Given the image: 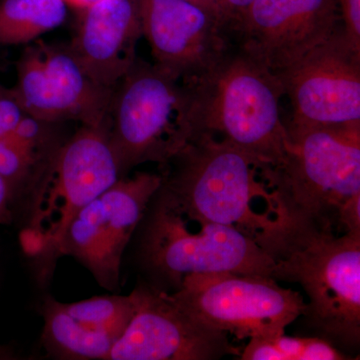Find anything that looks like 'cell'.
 <instances>
[{
	"instance_id": "cell-12",
	"label": "cell",
	"mask_w": 360,
	"mask_h": 360,
	"mask_svg": "<svg viewBox=\"0 0 360 360\" xmlns=\"http://www.w3.org/2000/svg\"><path fill=\"white\" fill-rule=\"evenodd\" d=\"M134 311L108 360H214L240 355L229 335L203 326L155 284L130 293Z\"/></svg>"
},
{
	"instance_id": "cell-27",
	"label": "cell",
	"mask_w": 360,
	"mask_h": 360,
	"mask_svg": "<svg viewBox=\"0 0 360 360\" xmlns=\"http://www.w3.org/2000/svg\"><path fill=\"white\" fill-rule=\"evenodd\" d=\"M186 1L193 2V4H196V6H198V1H196V0H186ZM201 8H202V7H201Z\"/></svg>"
},
{
	"instance_id": "cell-6",
	"label": "cell",
	"mask_w": 360,
	"mask_h": 360,
	"mask_svg": "<svg viewBox=\"0 0 360 360\" xmlns=\"http://www.w3.org/2000/svg\"><path fill=\"white\" fill-rule=\"evenodd\" d=\"M153 200L142 255L148 269L174 290L191 274L236 272L272 277L274 260L250 236L232 226L189 219L160 189Z\"/></svg>"
},
{
	"instance_id": "cell-22",
	"label": "cell",
	"mask_w": 360,
	"mask_h": 360,
	"mask_svg": "<svg viewBox=\"0 0 360 360\" xmlns=\"http://www.w3.org/2000/svg\"><path fill=\"white\" fill-rule=\"evenodd\" d=\"M341 26L348 41L360 51V0H338Z\"/></svg>"
},
{
	"instance_id": "cell-14",
	"label": "cell",
	"mask_w": 360,
	"mask_h": 360,
	"mask_svg": "<svg viewBox=\"0 0 360 360\" xmlns=\"http://www.w3.org/2000/svg\"><path fill=\"white\" fill-rule=\"evenodd\" d=\"M153 65L184 84L217 65L231 49L229 30L186 0H136Z\"/></svg>"
},
{
	"instance_id": "cell-19",
	"label": "cell",
	"mask_w": 360,
	"mask_h": 360,
	"mask_svg": "<svg viewBox=\"0 0 360 360\" xmlns=\"http://www.w3.org/2000/svg\"><path fill=\"white\" fill-rule=\"evenodd\" d=\"M63 307L78 322L90 329L120 338L129 326L134 311L131 296H96Z\"/></svg>"
},
{
	"instance_id": "cell-25",
	"label": "cell",
	"mask_w": 360,
	"mask_h": 360,
	"mask_svg": "<svg viewBox=\"0 0 360 360\" xmlns=\"http://www.w3.org/2000/svg\"><path fill=\"white\" fill-rule=\"evenodd\" d=\"M196 1H198V6L202 7L207 13L214 16L220 23H222L229 32V20H227L226 14H225L221 0H196ZM229 34H231V32H229Z\"/></svg>"
},
{
	"instance_id": "cell-10",
	"label": "cell",
	"mask_w": 360,
	"mask_h": 360,
	"mask_svg": "<svg viewBox=\"0 0 360 360\" xmlns=\"http://www.w3.org/2000/svg\"><path fill=\"white\" fill-rule=\"evenodd\" d=\"M274 73L290 99L288 127L360 124V51L348 41L342 27Z\"/></svg>"
},
{
	"instance_id": "cell-13",
	"label": "cell",
	"mask_w": 360,
	"mask_h": 360,
	"mask_svg": "<svg viewBox=\"0 0 360 360\" xmlns=\"http://www.w3.org/2000/svg\"><path fill=\"white\" fill-rule=\"evenodd\" d=\"M341 26L338 0H252L234 26V44L274 72L300 60Z\"/></svg>"
},
{
	"instance_id": "cell-16",
	"label": "cell",
	"mask_w": 360,
	"mask_h": 360,
	"mask_svg": "<svg viewBox=\"0 0 360 360\" xmlns=\"http://www.w3.org/2000/svg\"><path fill=\"white\" fill-rule=\"evenodd\" d=\"M42 343L49 354L61 359H108L117 338L94 330L75 321L63 302L45 298Z\"/></svg>"
},
{
	"instance_id": "cell-15",
	"label": "cell",
	"mask_w": 360,
	"mask_h": 360,
	"mask_svg": "<svg viewBox=\"0 0 360 360\" xmlns=\"http://www.w3.org/2000/svg\"><path fill=\"white\" fill-rule=\"evenodd\" d=\"M82 11L68 49L92 82L115 89L136 61L143 37L136 0H99Z\"/></svg>"
},
{
	"instance_id": "cell-9",
	"label": "cell",
	"mask_w": 360,
	"mask_h": 360,
	"mask_svg": "<svg viewBox=\"0 0 360 360\" xmlns=\"http://www.w3.org/2000/svg\"><path fill=\"white\" fill-rule=\"evenodd\" d=\"M161 184L162 174L149 172L118 179L77 212L49 258L75 257L101 286L116 290L123 252Z\"/></svg>"
},
{
	"instance_id": "cell-21",
	"label": "cell",
	"mask_w": 360,
	"mask_h": 360,
	"mask_svg": "<svg viewBox=\"0 0 360 360\" xmlns=\"http://www.w3.org/2000/svg\"><path fill=\"white\" fill-rule=\"evenodd\" d=\"M26 115L13 89L0 84V136H9Z\"/></svg>"
},
{
	"instance_id": "cell-2",
	"label": "cell",
	"mask_w": 360,
	"mask_h": 360,
	"mask_svg": "<svg viewBox=\"0 0 360 360\" xmlns=\"http://www.w3.org/2000/svg\"><path fill=\"white\" fill-rule=\"evenodd\" d=\"M161 169L160 193L189 219L234 227L264 248L283 229L257 161L226 139L198 135Z\"/></svg>"
},
{
	"instance_id": "cell-17",
	"label": "cell",
	"mask_w": 360,
	"mask_h": 360,
	"mask_svg": "<svg viewBox=\"0 0 360 360\" xmlns=\"http://www.w3.org/2000/svg\"><path fill=\"white\" fill-rule=\"evenodd\" d=\"M66 15L65 0H0V46L32 44Z\"/></svg>"
},
{
	"instance_id": "cell-5",
	"label": "cell",
	"mask_w": 360,
	"mask_h": 360,
	"mask_svg": "<svg viewBox=\"0 0 360 360\" xmlns=\"http://www.w3.org/2000/svg\"><path fill=\"white\" fill-rule=\"evenodd\" d=\"M108 134L120 174L148 162L165 167L193 139L191 90L137 58L113 90Z\"/></svg>"
},
{
	"instance_id": "cell-20",
	"label": "cell",
	"mask_w": 360,
	"mask_h": 360,
	"mask_svg": "<svg viewBox=\"0 0 360 360\" xmlns=\"http://www.w3.org/2000/svg\"><path fill=\"white\" fill-rule=\"evenodd\" d=\"M44 162L20 148L11 137L0 136V175L6 180L13 194L25 186L37 167Z\"/></svg>"
},
{
	"instance_id": "cell-8",
	"label": "cell",
	"mask_w": 360,
	"mask_h": 360,
	"mask_svg": "<svg viewBox=\"0 0 360 360\" xmlns=\"http://www.w3.org/2000/svg\"><path fill=\"white\" fill-rule=\"evenodd\" d=\"M170 295L203 326L238 340L283 335L307 309L302 293L259 274H191Z\"/></svg>"
},
{
	"instance_id": "cell-3",
	"label": "cell",
	"mask_w": 360,
	"mask_h": 360,
	"mask_svg": "<svg viewBox=\"0 0 360 360\" xmlns=\"http://www.w3.org/2000/svg\"><path fill=\"white\" fill-rule=\"evenodd\" d=\"M184 84L191 94L193 139L206 134L226 139L255 158L259 169L283 160L284 91L274 71L233 44L214 68Z\"/></svg>"
},
{
	"instance_id": "cell-24",
	"label": "cell",
	"mask_w": 360,
	"mask_h": 360,
	"mask_svg": "<svg viewBox=\"0 0 360 360\" xmlns=\"http://www.w3.org/2000/svg\"><path fill=\"white\" fill-rule=\"evenodd\" d=\"M13 195L11 187L6 180L0 175V224H6L11 221L9 205H11Z\"/></svg>"
},
{
	"instance_id": "cell-7",
	"label": "cell",
	"mask_w": 360,
	"mask_h": 360,
	"mask_svg": "<svg viewBox=\"0 0 360 360\" xmlns=\"http://www.w3.org/2000/svg\"><path fill=\"white\" fill-rule=\"evenodd\" d=\"M120 175L108 122L82 125L44 163L30 225L22 236L26 252L51 257L77 212L108 191Z\"/></svg>"
},
{
	"instance_id": "cell-23",
	"label": "cell",
	"mask_w": 360,
	"mask_h": 360,
	"mask_svg": "<svg viewBox=\"0 0 360 360\" xmlns=\"http://www.w3.org/2000/svg\"><path fill=\"white\" fill-rule=\"evenodd\" d=\"M221 1L229 20V32L231 35L232 30L245 15L246 9L250 6L252 0H221Z\"/></svg>"
},
{
	"instance_id": "cell-11",
	"label": "cell",
	"mask_w": 360,
	"mask_h": 360,
	"mask_svg": "<svg viewBox=\"0 0 360 360\" xmlns=\"http://www.w3.org/2000/svg\"><path fill=\"white\" fill-rule=\"evenodd\" d=\"M13 89L23 110L33 117L49 123L75 120L94 127L108 122L115 90L92 82L68 45L40 39L26 44Z\"/></svg>"
},
{
	"instance_id": "cell-1",
	"label": "cell",
	"mask_w": 360,
	"mask_h": 360,
	"mask_svg": "<svg viewBox=\"0 0 360 360\" xmlns=\"http://www.w3.org/2000/svg\"><path fill=\"white\" fill-rule=\"evenodd\" d=\"M286 129L283 160L259 170L283 227L360 232V124Z\"/></svg>"
},
{
	"instance_id": "cell-4",
	"label": "cell",
	"mask_w": 360,
	"mask_h": 360,
	"mask_svg": "<svg viewBox=\"0 0 360 360\" xmlns=\"http://www.w3.org/2000/svg\"><path fill=\"white\" fill-rule=\"evenodd\" d=\"M266 251L272 278L298 283L307 293L302 316L317 336L338 347H359L360 232L283 227Z\"/></svg>"
},
{
	"instance_id": "cell-26",
	"label": "cell",
	"mask_w": 360,
	"mask_h": 360,
	"mask_svg": "<svg viewBox=\"0 0 360 360\" xmlns=\"http://www.w3.org/2000/svg\"><path fill=\"white\" fill-rule=\"evenodd\" d=\"M99 0H65L68 6L77 7V8L84 9L91 6V4H96Z\"/></svg>"
},
{
	"instance_id": "cell-18",
	"label": "cell",
	"mask_w": 360,
	"mask_h": 360,
	"mask_svg": "<svg viewBox=\"0 0 360 360\" xmlns=\"http://www.w3.org/2000/svg\"><path fill=\"white\" fill-rule=\"evenodd\" d=\"M240 360L350 359L330 341L319 336L291 338L283 335L252 338L241 350Z\"/></svg>"
}]
</instances>
